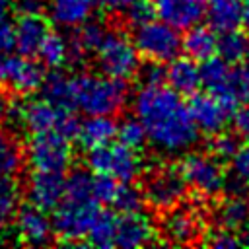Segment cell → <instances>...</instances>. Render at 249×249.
Returning <instances> with one entry per match:
<instances>
[{
    "mask_svg": "<svg viewBox=\"0 0 249 249\" xmlns=\"http://www.w3.org/2000/svg\"><path fill=\"white\" fill-rule=\"evenodd\" d=\"M134 115L146 130V138L163 154H179L196 144L198 130L189 115L183 95L171 88L142 86L134 95Z\"/></svg>",
    "mask_w": 249,
    "mask_h": 249,
    "instance_id": "cell-1",
    "label": "cell"
},
{
    "mask_svg": "<svg viewBox=\"0 0 249 249\" xmlns=\"http://www.w3.org/2000/svg\"><path fill=\"white\" fill-rule=\"evenodd\" d=\"M74 109L86 115H117L126 99V80L111 78L105 74H74L72 76Z\"/></svg>",
    "mask_w": 249,
    "mask_h": 249,
    "instance_id": "cell-2",
    "label": "cell"
},
{
    "mask_svg": "<svg viewBox=\"0 0 249 249\" xmlns=\"http://www.w3.org/2000/svg\"><path fill=\"white\" fill-rule=\"evenodd\" d=\"M93 53L97 58V66L105 76L130 80L138 72L140 54L134 43L123 31L107 29Z\"/></svg>",
    "mask_w": 249,
    "mask_h": 249,
    "instance_id": "cell-3",
    "label": "cell"
},
{
    "mask_svg": "<svg viewBox=\"0 0 249 249\" xmlns=\"http://www.w3.org/2000/svg\"><path fill=\"white\" fill-rule=\"evenodd\" d=\"M88 169L93 173L109 175L121 183H132L142 173V160L136 150L124 144H103L88 150L86 156Z\"/></svg>",
    "mask_w": 249,
    "mask_h": 249,
    "instance_id": "cell-4",
    "label": "cell"
},
{
    "mask_svg": "<svg viewBox=\"0 0 249 249\" xmlns=\"http://www.w3.org/2000/svg\"><path fill=\"white\" fill-rule=\"evenodd\" d=\"M132 43L140 56L154 62H169L181 53L179 29L154 18L142 25H136Z\"/></svg>",
    "mask_w": 249,
    "mask_h": 249,
    "instance_id": "cell-5",
    "label": "cell"
},
{
    "mask_svg": "<svg viewBox=\"0 0 249 249\" xmlns=\"http://www.w3.org/2000/svg\"><path fill=\"white\" fill-rule=\"evenodd\" d=\"M99 202L93 198H86V200H66L62 198V202L53 210V233L54 237H58L64 243H78L86 237L91 222L95 220V216L99 214Z\"/></svg>",
    "mask_w": 249,
    "mask_h": 249,
    "instance_id": "cell-6",
    "label": "cell"
},
{
    "mask_svg": "<svg viewBox=\"0 0 249 249\" xmlns=\"http://www.w3.org/2000/svg\"><path fill=\"white\" fill-rule=\"evenodd\" d=\"M23 156L27 158V163L35 171L64 173L72 158L70 140L58 134L56 130L33 132Z\"/></svg>",
    "mask_w": 249,
    "mask_h": 249,
    "instance_id": "cell-7",
    "label": "cell"
},
{
    "mask_svg": "<svg viewBox=\"0 0 249 249\" xmlns=\"http://www.w3.org/2000/svg\"><path fill=\"white\" fill-rule=\"evenodd\" d=\"M47 74V68L33 56H23L19 53L0 54V88L12 93L27 95L35 93Z\"/></svg>",
    "mask_w": 249,
    "mask_h": 249,
    "instance_id": "cell-8",
    "label": "cell"
},
{
    "mask_svg": "<svg viewBox=\"0 0 249 249\" xmlns=\"http://www.w3.org/2000/svg\"><path fill=\"white\" fill-rule=\"evenodd\" d=\"M179 173L183 181L202 196H214L224 189V169L210 154H187L179 163Z\"/></svg>",
    "mask_w": 249,
    "mask_h": 249,
    "instance_id": "cell-9",
    "label": "cell"
},
{
    "mask_svg": "<svg viewBox=\"0 0 249 249\" xmlns=\"http://www.w3.org/2000/svg\"><path fill=\"white\" fill-rule=\"evenodd\" d=\"M187 193V183L183 181L179 169L163 167L152 171L144 183V202L156 210H169L177 206Z\"/></svg>",
    "mask_w": 249,
    "mask_h": 249,
    "instance_id": "cell-10",
    "label": "cell"
},
{
    "mask_svg": "<svg viewBox=\"0 0 249 249\" xmlns=\"http://www.w3.org/2000/svg\"><path fill=\"white\" fill-rule=\"evenodd\" d=\"M187 109L196 130L208 136L224 130L233 113L231 107H228L222 99H218L212 93H193V99L187 105Z\"/></svg>",
    "mask_w": 249,
    "mask_h": 249,
    "instance_id": "cell-11",
    "label": "cell"
},
{
    "mask_svg": "<svg viewBox=\"0 0 249 249\" xmlns=\"http://www.w3.org/2000/svg\"><path fill=\"white\" fill-rule=\"evenodd\" d=\"M25 196L27 202L45 212L54 210L64 198V173L33 169V173L27 177Z\"/></svg>",
    "mask_w": 249,
    "mask_h": 249,
    "instance_id": "cell-12",
    "label": "cell"
},
{
    "mask_svg": "<svg viewBox=\"0 0 249 249\" xmlns=\"http://www.w3.org/2000/svg\"><path fill=\"white\" fill-rule=\"evenodd\" d=\"M18 235L25 245H49L54 239L51 218L31 202L19 204L14 216Z\"/></svg>",
    "mask_w": 249,
    "mask_h": 249,
    "instance_id": "cell-13",
    "label": "cell"
},
{
    "mask_svg": "<svg viewBox=\"0 0 249 249\" xmlns=\"http://www.w3.org/2000/svg\"><path fill=\"white\" fill-rule=\"evenodd\" d=\"M158 19L169 23L175 29H189L195 23H200L204 18V0H150Z\"/></svg>",
    "mask_w": 249,
    "mask_h": 249,
    "instance_id": "cell-14",
    "label": "cell"
},
{
    "mask_svg": "<svg viewBox=\"0 0 249 249\" xmlns=\"http://www.w3.org/2000/svg\"><path fill=\"white\" fill-rule=\"evenodd\" d=\"M156 237V228L152 220L140 212H128L121 214L115 224V247L123 249H134L152 243Z\"/></svg>",
    "mask_w": 249,
    "mask_h": 249,
    "instance_id": "cell-15",
    "label": "cell"
},
{
    "mask_svg": "<svg viewBox=\"0 0 249 249\" xmlns=\"http://www.w3.org/2000/svg\"><path fill=\"white\" fill-rule=\"evenodd\" d=\"M14 23L16 51L23 56H35L41 41L51 31V25L43 14H18Z\"/></svg>",
    "mask_w": 249,
    "mask_h": 249,
    "instance_id": "cell-16",
    "label": "cell"
},
{
    "mask_svg": "<svg viewBox=\"0 0 249 249\" xmlns=\"http://www.w3.org/2000/svg\"><path fill=\"white\" fill-rule=\"evenodd\" d=\"M165 212L167 214L161 220V233L169 243L187 245L200 237V222L193 212L183 208H169Z\"/></svg>",
    "mask_w": 249,
    "mask_h": 249,
    "instance_id": "cell-17",
    "label": "cell"
},
{
    "mask_svg": "<svg viewBox=\"0 0 249 249\" xmlns=\"http://www.w3.org/2000/svg\"><path fill=\"white\" fill-rule=\"evenodd\" d=\"M95 0H47L45 10L53 23L64 29H76L84 21L91 19L95 10Z\"/></svg>",
    "mask_w": 249,
    "mask_h": 249,
    "instance_id": "cell-18",
    "label": "cell"
},
{
    "mask_svg": "<svg viewBox=\"0 0 249 249\" xmlns=\"http://www.w3.org/2000/svg\"><path fill=\"white\" fill-rule=\"evenodd\" d=\"M115 134H117V123L113 121L111 115H88V119L80 123L74 140H78V144L88 152L91 148L113 142Z\"/></svg>",
    "mask_w": 249,
    "mask_h": 249,
    "instance_id": "cell-19",
    "label": "cell"
},
{
    "mask_svg": "<svg viewBox=\"0 0 249 249\" xmlns=\"http://www.w3.org/2000/svg\"><path fill=\"white\" fill-rule=\"evenodd\" d=\"M18 115L25 130L33 134V132H43V130H54L60 109L41 97V99H31V101L21 103L18 109Z\"/></svg>",
    "mask_w": 249,
    "mask_h": 249,
    "instance_id": "cell-20",
    "label": "cell"
},
{
    "mask_svg": "<svg viewBox=\"0 0 249 249\" xmlns=\"http://www.w3.org/2000/svg\"><path fill=\"white\" fill-rule=\"evenodd\" d=\"M165 82L173 91L179 95H193L200 88V72L193 58H171L169 66L165 68Z\"/></svg>",
    "mask_w": 249,
    "mask_h": 249,
    "instance_id": "cell-21",
    "label": "cell"
},
{
    "mask_svg": "<svg viewBox=\"0 0 249 249\" xmlns=\"http://www.w3.org/2000/svg\"><path fill=\"white\" fill-rule=\"evenodd\" d=\"M185 37L181 39V51L196 60V62H202L210 56L216 54V31L210 27V25H200V23H195L191 25L189 29H185Z\"/></svg>",
    "mask_w": 249,
    "mask_h": 249,
    "instance_id": "cell-22",
    "label": "cell"
},
{
    "mask_svg": "<svg viewBox=\"0 0 249 249\" xmlns=\"http://www.w3.org/2000/svg\"><path fill=\"white\" fill-rule=\"evenodd\" d=\"M41 97L49 101L51 105L58 109H74V99H72V76L64 74L60 68L51 70L45 74L39 89Z\"/></svg>",
    "mask_w": 249,
    "mask_h": 249,
    "instance_id": "cell-23",
    "label": "cell"
},
{
    "mask_svg": "<svg viewBox=\"0 0 249 249\" xmlns=\"http://www.w3.org/2000/svg\"><path fill=\"white\" fill-rule=\"evenodd\" d=\"M204 16L216 33L237 29L241 25L239 0H210V4L204 8Z\"/></svg>",
    "mask_w": 249,
    "mask_h": 249,
    "instance_id": "cell-24",
    "label": "cell"
},
{
    "mask_svg": "<svg viewBox=\"0 0 249 249\" xmlns=\"http://www.w3.org/2000/svg\"><path fill=\"white\" fill-rule=\"evenodd\" d=\"M218 99H222L231 109H235V105L239 103L249 101V62L241 60L230 64L226 88Z\"/></svg>",
    "mask_w": 249,
    "mask_h": 249,
    "instance_id": "cell-25",
    "label": "cell"
},
{
    "mask_svg": "<svg viewBox=\"0 0 249 249\" xmlns=\"http://www.w3.org/2000/svg\"><path fill=\"white\" fill-rule=\"evenodd\" d=\"M228 195H249V144L239 146L230 160V175L224 177V189Z\"/></svg>",
    "mask_w": 249,
    "mask_h": 249,
    "instance_id": "cell-26",
    "label": "cell"
},
{
    "mask_svg": "<svg viewBox=\"0 0 249 249\" xmlns=\"http://www.w3.org/2000/svg\"><path fill=\"white\" fill-rule=\"evenodd\" d=\"M218 224L226 230H241L249 220V198L239 195H228V198L218 206Z\"/></svg>",
    "mask_w": 249,
    "mask_h": 249,
    "instance_id": "cell-27",
    "label": "cell"
},
{
    "mask_svg": "<svg viewBox=\"0 0 249 249\" xmlns=\"http://www.w3.org/2000/svg\"><path fill=\"white\" fill-rule=\"evenodd\" d=\"M35 56H39V62L49 70L62 68L64 64H68V41H66V37L49 31L47 37L41 41Z\"/></svg>",
    "mask_w": 249,
    "mask_h": 249,
    "instance_id": "cell-28",
    "label": "cell"
},
{
    "mask_svg": "<svg viewBox=\"0 0 249 249\" xmlns=\"http://www.w3.org/2000/svg\"><path fill=\"white\" fill-rule=\"evenodd\" d=\"M198 72H200V86H204L208 89V93L220 97L226 88L230 62H226L220 56H210V58L202 60V64L198 66Z\"/></svg>",
    "mask_w": 249,
    "mask_h": 249,
    "instance_id": "cell-29",
    "label": "cell"
},
{
    "mask_svg": "<svg viewBox=\"0 0 249 249\" xmlns=\"http://www.w3.org/2000/svg\"><path fill=\"white\" fill-rule=\"evenodd\" d=\"M216 53L220 58H224L230 64L241 62L249 56V39L245 33H241L237 29L224 31V33H220V37L216 41Z\"/></svg>",
    "mask_w": 249,
    "mask_h": 249,
    "instance_id": "cell-30",
    "label": "cell"
},
{
    "mask_svg": "<svg viewBox=\"0 0 249 249\" xmlns=\"http://www.w3.org/2000/svg\"><path fill=\"white\" fill-rule=\"evenodd\" d=\"M25 156L21 144L10 130L0 128V171L16 177L23 167Z\"/></svg>",
    "mask_w": 249,
    "mask_h": 249,
    "instance_id": "cell-31",
    "label": "cell"
},
{
    "mask_svg": "<svg viewBox=\"0 0 249 249\" xmlns=\"http://www.w3.org/2000/svg\"><path fill=\"white\" fill-rule=\"evenodd\" d=\"M115 224H117V216L109 210H99V214L95 216V220L91 222L86 237L88 243L93 247H113L115 243Z\"/></svg>",
    "mask_w": 249,
    "mask_h": 249,
    "instance_id": "cell-32",
    "label": "cell"
},
{
    "mask_svg": "<svg viewBox=\"0 0 249 249\" xmlns=\"http://www.w3.org/2000/svg\"><path fill=\"white\" fill-rule=\"evenodd\" d=\"M91 181H93L91 171H88L84 167L72 169L68 175H64V198L66 200L93 198L91 196Z\"/></svg>",
    "mask_w": 249,
    "mask_h": 249,
    "instance_id": "cell-33",
    "label": "cell"
},
{
    "mask_svg": "<svg viewBox=\"0 0 249 249\" xmlns=\"http://www.w3.org/2000/svg\"><path fill=\"white\" fill-rule=\"evenodd\" d=\"M115 138H119L121 144L132 148V150H140L146 144V130L142 126V123L138 121V117H124L121 123H117V134Z\"/></svg>",
    "mask_w": 249,
    "mask_h": 249,
    "instance_id": "cell-34",
    "label": "cell"
},
{
    "mask_svg": "<svg viewBox=\"0 0 249 249\" xmlns=\"http://www.w3.org/2000/svg\"><path fill=\"white\" fill-rule=\"evenodd\" d=\"M113 208L121 214H128V212H140L144 206V195L140 189H136L130 183H123L117 185V191L113 195L111 200Z\"/></svg>",
    "mask_w": 249,
    "mask_h": 249,
    "instance_id": "cell-35",
    "label": "cell"
},
{
    "mask_svg": "<svg viewBox=\"0 0 249 249\" xmlns=\"http://www.w3.org/2000/svg\"><path fill=\"white\" fill-rule=\"evenodd\" d=\"M208 148H210V156L216 158L218 161H230L231 156L239 148V136L237 134H231V132L220 130V132L212 134Z\"/></svg>",
    "mask_w": 249,
    "mask_h": 249,
    "instance_id": "cell-36",
    "label": "cell"
},
{
    "mask_svg": "<svg viewBox=\"0 0 249 249\" xmlns=\"http://www.w3.org/2000/svg\"><path fill=\"white\" fill-rule=\"evenodd\" d=\"M18 206H19V187L0 191V233L14 222Z\"/></svg>",
    "mask_w": 249,
    "mask_h": 249,
    "instance_id": "cell-37",
    "label": "cell"
},
{
    "mask_svg": "<svg viewBox=\"0 0 249 249\" xmlns=\"http://www.w3.org/2000/svg\"><path fill=\"white\" fill-rule=\"evenodd\" d=\"M115 191H117V179H113L109 175L93 173V181H91V196H93V200H97L99 204H111Z\"/></svg>",
    "mask_w": 249,
    "mask_h": 249,
    "instance_id": "cell-38",
    "label": "cell"
},
{
    "mask_svg": "<svg viewBox=\"0 0 249 249\" xmlns=\"http://www.w3.org/2000/svg\"><path fill=\"white\" fill-rule=\"evenodd\" d=\"M124 16H126V19H128V23L130 25H142V23H146V21H150L156 14H154V8H152V4H150V0H136L134 4H130L124 12H123Z\"/></svg>",
    "mask_w": 249,
    "mask_h": 249,
    "instance_id": "cell-39",
    "label": "cell"
},
{
    "mask_svg": "<svg viewBox=\"0 0 249 249\" xmlns=\"http://www.w3.org/2000/svg\"><path fill=\"white\" fill-rule=\"evenodd\" d=\"M136 74H140L142 86H158L165 82V68L161 66V62L148 60L146 66H138Z\"/></svg>",
    "mask_w": 249,
    "mask_h": 249,
    "instance_id": "cell-40",
    "label": "cell"
},
{
    "mask_svg": "<svg viewBox=\"0 0 249 249\" xmlns=\"http://www.w3.org/2000/svg\"><path fill=\"white\" fill-rule=\"evenodd\" d=\"M208 245L214 247V249H235V247L241 245V239L235 235V231L222 228L220 231L210 233V237H208Z\"/></svg>",
    "mask_w": 249,
    "mask_h": 249,
    "instance_id": "cell-41",
    "label": "cell"
},
{
    "mask_svg": "<svg viewBox=\"0 0 249 249\" xmlns=\"http://www.w3.org/2000/svg\"><path fill=\"white\" fill-rule=\"evenodd\" d=\"M12 51H16V33H14V23L6 19L0 21V54Z\"/></svg>",
    "mask_w": 249,
    "mask_h": 249,
    "instance_id": "cell-42",
    "label": "cell"
},
{
    "mask_svg": "<svg viewBox=\"0 0 249 249\" xmlns=\"http://www.w3.org/2000/svg\"><path fill=\"white\" fill-rule=\"evenodd\" d=\"M12 6L18 14H43L47 0H12Z\"/></svg>",
    "mask_w": 249,
    "mask_h": 249,
    "instance_id": "cell-43",
    "label": "cell"
},
{
    "mask_svg": "<svg viewBox=\"0 0 249 249\" xmlns=\"http://www.w3.org/2000/svg\"><path fill=\"white\" fill-rule=\"evenodd\" d=\"M233 126H235V132L239 138H243L247 144H249V105L239 109L235 115H233Z\"/></svg>",
    "mask_w": 249,
    "mask_h": 249,
    "instance_id": "cell-44",
    "label": "cell"
},
{
    "mask_svg": "<svg viewBox=\"0 0 249 249\" xmlns=\"http://www.w3.org/2000/svg\"><path fill=\"white\" fill-rule=\"evenodd\" d=\"M103 10L111 12V14H123L130 4H134L136 0H95Z\"/></svg>",
    "mask_w": 249,
    "mask_h": 249,
    "instance_id": "cell-45",
    "label": "cell"
},
{
    "mask_svg": "<svg viewBox=\"0 0 249 249\" xmlns=\"http://www.w3.org/2000/svg\"><path fill=\"white\" fill-rule=\"evenodd\" d=\"M8 113H10V99L6 95V89L0 88V124L6 121Z\"/></svg>",
    "mask_w": 249,
    "mask_h": 249,
    "instance_id": "cell-46",
    "label": "cell"
},
{
    "mask_svg": "<svg viewBox=\"0 0 249 249\" xmlns=\"http://www.w3.org/2000/svg\"><path fill=\"white\" fill-rule=\"evenodd\" d=\"M239 8H241V25L249 33V0H239Z\"/></svg>",
    "mask_w": 249,
    "mask_h": 249,
    "instance_id": "cell-47",
    "label": "cell"
},
{
    "mask_svg": "<svg viewBox=\"0 0 249 249\" xmlns=\"http://www.w3.org/2000/svg\"><path fill=\"white\" fill-rule=\"evenodd\" d=\"M12 12H14L12 0H0V21L10 19V14H12Z\"/></svg>",
    "mask_w": 249,
    "mask_h": 249,
    "instance_id": "cell-48",
    "label": "cell"
},
{
    "mask_svg": "<svg viewBox=\"0 0 249 249\" xmlns=\"http://www.w3.org/2000/svg\"><path fill=\"white\" fill-rule=\"evenodd\" d=\"M241 245H249V220L243 224V228H241Z\"/></svg>",
    "mask_w": 249,
    "mask_h": 249,
    "instance_id": "cell-49",
    "label": "cell"
}]
</instances>
